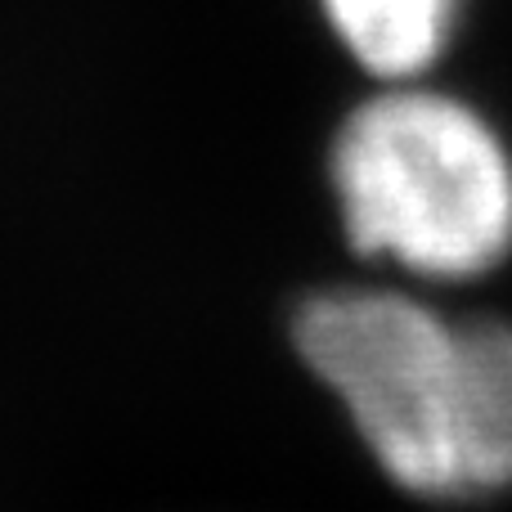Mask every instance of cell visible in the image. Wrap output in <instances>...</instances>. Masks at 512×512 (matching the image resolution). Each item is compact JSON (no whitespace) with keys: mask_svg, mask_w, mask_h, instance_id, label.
<instances>
[{"mask_svg":"<svg viewBox=\"0 0 512 512\" xmlns=\"http://www.w3.org/2000/svg\"><path fill=\"white\" fill-rule=\"evenodd\" d=\"M292 333L409 495L481 499L512 486L508 319H450L409 292L333 288L297 310Z\"/></svg>","mask_w":512,"mask_h":512,"instance_id":"6da1fadb","label":"cell"},{"mask_svg":"<svg viewBox=\"0 0 512 512\" xmlns=\"http://www.w3.org/2000/svg\"><path fill=\"white\" fill-rule=\"evenodd\" d=\"M333 189L355 248L418 279H481L512 252V149L468 99L396 81L355 108Z\"/></svg>","mask_w":512,"mask_h":512,"instance_id":"7a4b0ae2","label":"cell"},{"mask_svg":"<svg viewBox=\"0 0 512 512\" xmlns=\"http://www.w3.org/2000/svg\"><path fill=\"white\" fill-rule=\"evenodd\" d=\"M468 0H324L342 45L387 81H414L450 50Z\"/></svg>","mask_w":512,"mask_h":512,"instance_id":"3957f363","label":"cell"}]
</instances>
